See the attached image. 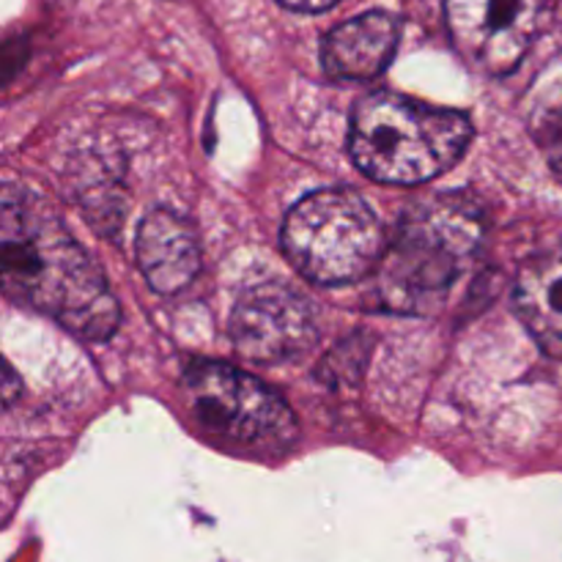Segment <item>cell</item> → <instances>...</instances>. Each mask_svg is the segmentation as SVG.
Returning a JSON list of instances; mask_svg holds the SVG:
<instances>
[{
  "label": "cell",
  "mask_w": 562,
  "mask_h": 562,
  "mask_svg": "<svg viewBox=\"0 0 562 562\" xmlns=\"http://www.w3.org/2000/svg\"><path fill=\"white\" fill-rule=\"evenodd\" d=\"M470 140L472 124L464 113L404 93H368L351 115V157L382 184L412 187L437 179L459 162Z\"/></svg>",
  "instance_id": "cell-3"
},
{
  "label": "cell",
  "mask_w": 562,
  "mask_h": 562,
  "mask_svg": "<svg viewBox=\"0 0 562 562\" xmlns=\"http://www.w3.org/2000/svg\"><path fill=\"white\" fill-rule=\"evenodd\" d=\"M450 38L475 69L508 75L538 31V0H445Z\"/></svg>",
  "instance_id": "cell-7"
},
{
  "label": "cell",
  "mask_w": 562,
  "mask_h": 562,
  "mask_svg": "<svg viewBox=\"0 0 562 562\" xmlns=\"http://www.w3.org/2000/svg\"><path fill=\"white\" fill-rule=\"evenodd\" d=\"M514 302L538 346L562 357V250L543 252L521 267Z\"/></svg>",
  "instance_id": "cell-10"
},
{
  "label": "cell",
  "mask_w": 562,
  "mask_h": 562,
  "mask_svg": "<svg viewBox=\"0 0 562 562\" xmlns=\"http://www.w3.org/2000/svg\"><path fill=\"white\" fill-rule=\"evenodd\" d=\"M236 351L250 362H283L316 340V307L289 283H258L231 316Z\"/></svg>",
  "instance_id": "cell-6"
},
{
  "label": "cell",
  "mask_w": 562,
  "mask_h": 562,
  "mask_svg": "<svg viewBox=\"0 0 562 562\" xmlns=\"http://www.w3.org/2000/svg\"><path fill=\"white\" fill-rule=\"evenodd\" d=\"M280 3L294 11H324L338 3V0H280Z\"/></svg>",
  "instance_id": "cell-11"
},
{
  "label": "cell",
  "mask_w": 562,
  "mask_h": 562,
  "mask_svg": "<svg viewBox=\"0 0 562 562\" xmlns=\"http://www.w3.org/2000/svg\"><path fill=\"white\" fill-rule=\"evenodd\" d=\"M0 261L9 300L44 313L86 340H108L119 302L108 278L47 203L9 184L0 203Z\"/></svg>",
  "instance_id": "cell-1"
},
{
  "label": "cell",
  "mask_w": 562,
  "mask_h": 562,
  "mask_svg": "<svg viewBox=\"0 0 562 562\" xmlns=\"http://www.w3.org/2000/svg\"><path fill=\"white\" fill-rule=\"evenodd\" d=\"M184 395L198 426L225 448L252 456H278L296 439V420L289 404L225 362L198 360L184 371Z\"/></svg>",
  "instance_id": "cell-5"
},
{
  "label": "cell",
  "mask_w": 562,
  "mask_h": 562,
  "mask_svg": "<svg viewBox=\"0 0 562 562\" xmlns=\"http://www.w3.org/2000/svg\"><path fill=\"white\" fill-rule=\"evenodd\" d=\"M401 25L387 11H366L324 36L322 64L335 80H373L398 47Z\"/></svg>",
  "instance_id": "cell-9"
},
{
  "label": "cell",
  "mask_w": 562,
  "mask_h": 562,
  "mask_svg": "<svg viewBox=\"0 0 562 562\" xmlns=\"http://www.w3.org/2000/svg\"><path fill=\"white\" fill-rule=\"evenodd\" d=\"M486 234L483 212L464 195L412 203L376 269V294L395 313H431L459 283Z\"/></svg>",
  "instance_id": "cell-2"
},
{
  "label": "cell",
  "mask_w": 562,
  "mask_h": 562,
  "mask_svg": "<svg viewBox=\"0 0 562 562\" xmlns=\"http://www.w3.org/2000/svg\"><path fill=\"white\" fill-rule=\"evenodd\" d=\"M137 267L159 294L184 291L201 269V245L190 220L170 209H154L137 228Z\"/></svg>",
  "instance_id": "cell-8"
},
{
  "label": "cell",
  "mask_w": 562,
  "mask_h": 562,
  "mask_svg": "<svg viewBox=\"0 0 562 562\" xmlns=\"http://www.w3.org/2000/svg\"><path fill=\"white\" fill-rule=\"evenodd\" d=\"M283 247L313 283H355L379 269L387 252L382 220L351 190L302 198L283 225Z\"/></svg>",
  "instance_id": "cell-4"
}]
</instances>
